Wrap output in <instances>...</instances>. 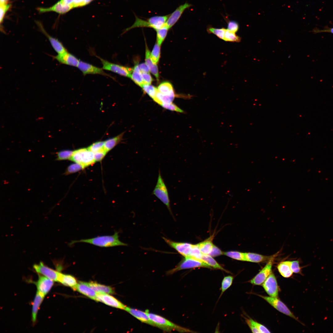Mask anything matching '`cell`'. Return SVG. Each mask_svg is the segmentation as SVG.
<instances>
[{
	"label": "cell",
	"instance_id": "obj_1",
	"mask_svg": "<svg viewBox=\"0 0 333 333\" xmlns=\"http://www.w3.org/2000/svg\"><path fill=\"white\" fill-rule=\"evenodd\" d=\"M78 242L89 243L101 247H109L118 246H127V244L123 243L119 239L118 232H116L110 236H103L80 240H73L70 245Z\"/></svg>",
	"mask_w": 333,
	"mask_h": 333
},
{
	"label": "cell",
	"instance_id": "obj_2",
	"mask_svg": "<svg viewBox=\"0 0 333 333\" xmlns=\"http://www.w3.org/2000/svg\"><path fill=\"white\" fill-rule=\"evenodd\" d=\"M169 15L154 16L146 20L142 19L136 16L134 23L131 27L127 28L125 32L132 28L140 27H151L157 31L165 25Z\"/></svg>",
	"mask_w": 333,
	"mask_h": 333
},
{
	"label": "cell",
	"instance_id": "obj_3",
	"mask_svg": "<svg viewBox=\"0 0 333 333\" xmlns=\"http://www.w3.org/2000/svg\"><path fill=\"white\" fill-rule=\"evenodd\" d=\"M150 319L153 322L155 327L165 331L176 330L181 332H195L188 329L178 325L156 314L146 311Z\"/></svg>",
	"mask_w": 333,
	"mask_h": 333
},
{
	"label": "cell",
	"instance_id": "obj_4",
	"mask_svg": "<svg viewBox=\"0 0 333 333\" xmlns=\"http://www.w3.org/2000/svg\"><path fill=\"white\" fill-rule=\"evenodd\" d=\"M152 194L155 196L163 203L171 213L172 214L168 190L162 177L159 169L157 183L152 192Z\"/></svg>",
	"mask_w": 333,
	"mask_h": 333
},
{
	"label": "cell",
	"instance_id": "obj_5",
	"mask_svg": "<svg viewBox=\"0 0 333 333\" xmlns=\"http://www.w3.org/2000/svg\"><path fill=\"white\" fill-rule=\"evenodd\" d=\"M70 160L81 165L83 168L95 162L94 153L87 148H81L73 151Z\"/></svg>",
	"mask_w": 333,
	"mask_h": 333
},
{
	"label": "cell",
	"instance_id": "obj_6",
	"mask_svg": "<svg viewBox=\"0 0 333 333\" xmlns=\"http://www.w3.org/2000/svg\"><path fill=\"white\" fill-rule=\"evenodd\" d=\"M197 267L212 268L208 265L199 260L190 257H184L178 265L174 268L168 271V274H172L175 272L184 269Z\"/></svg>",
	"mask_w": 333,
	"mask_h": 333
},
{
	"label": "cell",
	"instance_id": "obj_7",
	"mask_svg": "<svg viewBox=\"0 0 333 333\" xmlns=\"http://www.w3.org/2000/svg\"><path fill=\"white\" fill-rule=\"evenodd\" d=\"M99 58L102 64L103 69L108 70L118 74L130 78L133 69L113 63Z\"/></svg>",
	"mask_w": 333,
	"mask_h": 333
},
{
	"label": "cell",
	"instance_id": "obj_8",
	"mask_svg": "<svg viewBox=\"0 0 333 333\" xmlns=\"http://www.w3.org/2000/svg\"><path fill=\"white\" fill-rule=\"evenodd\" d=\"M257 295L264 299L279 312L299 321L286 306L277 298Z\"/></svg>",
	"mask_w": 333,
	"mask_h": 333
},
{
	"label": "cell",
	"instance_id": "obj_9",
	"mask_svg": "<svg viewBox=\"0 0 333 333\" xmlns=\"http://www.w3.org/2000/svg\"><path fill=\"white\" fill-rule=\"evenodd\" d=\"M276 254L269 261L261 271L250 281L251 284L256 285H260L263 284L272 273V266Z\"/></svg>",
	"mask_w": 333,
	"mask_h": 333
},
{
	"label": "cell",
	"instance_id": "obj_10",
	"mask_svg": "<svg viewBox=\"0 0 333 333\" xmlns=\"http://www.w3.org/2000/svg\"><path fill=\"white\" fill-rule=\"evenodd\" d=\"M171 247L175 249L184 257H190L193 244L186 242H176L166 238H162Z\"/></svg>",
	"mask_w": 333,
	"mask_h": 333
},
{
	"label": "cell",
	"instance_id": "obj_11",
	"mask_svg": "<svg viewBox=\"0 0 333 333\" xmlns=\"http://www.w3.org/2000/svg\"><path fill=\"white\" fill-rule=\"evenodd\" d=\"M262 286L267 293L270 297L277 298L278 294V287L275 276L272 273L262 284Z\"/></svg>",
	"mask_w": 333,
	"mask_h": 333
},
{
	"label": "cell",
	"instance_id": "obj_12",
	"mask_svg": "<svg viewBox=\"0 0 333 333\" xmlns=\"http://www.w3.org/2000/svg\"><path fill=\"white\" fill-rule=\"evenodd\" d=\"M35 271L54 281L58 282L60 273L45 265L42 262L33 266Z\"/></svg>",
	"mask_w": 333,
	"mask_h": 333
},
{
	"label": "cell",
	"instance_id": "obj_13",
	"mask_svg": "<svg viewBox=\"0 0 333 333\" xmlns=\"http://www.w3.org/2000/svg\"><path fill=\"white\" fill-rule=\"evenodd\" d=\"M96 301L108 306L124 310L126 306L114 297L107 294L97 292Z\"/></svg>",
	"mask_w": 333,
	"mask_h": 333
},
{
	"label": "cell",
	"instance_id": "obj_14",
	"mask_svg": "<svg viewBox=\"0 0 333 333\" xmlns=\"http://www.w3.org/2000/svg\"><path fill=\"white\" fill-rule=\"evenodd\" d=\"M191 6L192 5L186 2L179 6L169 15L166 23V26L169 29L171 28L178 21L184 10Z\"/></svg>",
	"mask_w": 333,
	"mask_h": 333
},
{
	"label": "cell",
	"instance_id": "obj_15",
	"mask_svg": "<svg viewBox=\"0 0 333 333\" xmlns=\"http://www.w3.org/2000/svg\"><path fill=\"white\" fill-rule=\"evenodd\" d=\"M84 75L87 74H100L109 76L105 73L102 68H100L84 62L80 61L77 67Z\"/></svg>",
	"mask_w": 333,
	"mask_h": 333
},
{
	"label": "cell",
	"instance_id": "obj_16",
	"mask_svg": "<svg viewBox=\"0 0 333 333\" xmlns=\"http://www.w3.org/2000/svg\"><path fill=\"white\" fill-rule=\"evenodd\" d=\"M53 57L60 64L76 67H77L80 61L76 56L67 51L58 54Z\"/></svg>",
	"mask_w": 333,
	"mask_h": 333
},
{
	"label": "cell",
	"instance_id": "obj_17",
	"mask_svg": "<svg viewBox=\"0 0 333 333\" xmlns=\"http://www.w3.org/2000/svg\"><path fill=\"white\" fill-rule=\"evenodd\" d=\"M53 281L45 276L39 275V279L36 283L37 291L45 296L52 287Z\"/></svg>",
	"mask_w": 333,
	"mask_h": 333
},
{
	"label": "cell",
	"instance_id": "obj_18",
	"mask_svg": "<svg viewBox=\"0 0 333 333\" xmlns=\"http://www.w3.org/2000/svg\"><path fill=\"white\" fill-rule=\"evenodd\" d=\"M38 24L41 32L47 38L52 47L58 54H61L67 51L61 42L57 39L49 35L39 23Z\"/></svg>",
	"mask_w": 333,
	"mask_h": 333
},
{
	"label": "cell",
	"instance_id": "obj_19",
	"mask_svg": "<svg viewBox=\"0 0 333 333\" xmlns=\"http://www.w3.org/2000/svg\"><path fill=\"white\" fill-rule=\"evenodd\" d=\"M72 289L92 299L96 300L97 292L90 287L86 282H79Z\"/></svg>",
	"mask_w": 333,
	"mask_h": 333
},
{
	"label": "cell",
	"instance_id": "obj_20",
	"mask_svg": "<svg viewBox=\"0 0 333 333\" xmlns=\"http://www.w3.org/2000/svg\"><path fill=\"white\" fill-rule=\"evenodd\" d=\"M141 322L155 326L154 323L150 319L146 312L126 306L125 310Z\"/></svg>",
	"mask_w": 333,
	"mask_h": 333
},
{
	"label": "cell",
	"instance_id": "obj_21",
	"mask_svg": "<svg viewBox=\"0 0 333 333\" xmlns=\"http://www.w3.org/2000/svg\"><path fill=\"white\" fill-rule=\"evenodd\" d=\"M38 10L39 12L41 13L52 11L60 14H64L71 9L68 6L62 3L60 1L51 7L47 8L40 7Z\"/></svg>",
	"mask_w": 333,
	"mask_h": 333
},
{
	"label": "cell",
	"instance_id": "obj_22",
	"mask_svg": "<svg viewBox=\"0 0 333 333\" xmlns=\"http://www.w3.org/2000/svg\"><path fill=\"white\" fill-rule=\"evenodd\" d=\"M151 53L146 44L145 63L148 67L150 72L156 77L158 80H159V76L158 68L157 64L152 61L150 57Z\"/></svg>",
	"mask_w": 333,
	"mask_h": 333
},
{
	"label": "cell",
	"instance_id": "obj_23",
	"mask_svg": "<svg viewBox=\"0 0 333 333\" xmlns=\"http://www.w3.org/2000/svg\"><path fill=\"white\" fill-rule=\"evenodd\" d=\"M245 253L246 261L254 263H260L269 261L274 255L266 256L253 253Z\"/></svg>",
	"mask_w": 333,
	"mask_h": 333
},
{
	"label": "cell",
	"instance_id": "obj_24",
	"mask_svg": "<svg viewBox=\"0 0 333 333\" xmlns=\"http://www.w3.org/2000/svg\"><path fill=\"white\" fill-rule=\"evenodd\" d=\"M87 283L90 287L97 292L111 294L115 293L114 289L110 286L94 282H87Z\"/></svg>",
	"mask_w": 333,
	"mask_h": 333
},
{
	"label": "cell",
	"instance_id": "obj_25",
	"mask_svg": "<svg viewBox=\"0 0 333 333\" xmlns=\"http://www.w3.org/2000/svg\"><path fill=\"white\" fill-rule=\"evenodd\" d=\"M277 268L279 273L284 278L290 277L293 274V272L290 266V261L281 262L278 265Z\"/></svg>",
	"mask_w": 333,
	"mask_h": 333
},
{
	"label": "cell",
	"instance_id": "obj_26",
	"mask_svg": "<svg viewBox=\"0 0 333 333\" xmlns=\"http://www.w3.org/2000/svg\"><path fill=\"white\" fill-rule=\"evenodd\" d=\"M44 297V296L37 291L32 305V321L33 323L36 321L38 310Z\"/></svg>",
	"mask_w": 333,
	"mask_h": 333
},
{
	"label": "cell",
	"instance_id": "obj_27",
	"mask_svg": "<svg viewBox=\"0 0 333 333\" xmlns=\"http://www.w3.org/2000/svg\"><path fill=\"white\" fill-rule=\"evenodd\" d=\"M213 237L212 236L204 241L197 244L203 254L209 255L211 252L214 245L212 242Z\"/></svg>",
	"mask_w": 333,
	"mask_h": 333
},
{
	"label": "cell",
	"instance_id": "obj_28",
	"mask_svg": "<svg viewBox=\"0 0 333 333\" xmlns=\"http://www.w3.org/2000/svg\"><path fill=\"white\" fill-rule=\"evenodd\" d=\"M200 260L208 265L212 269H220L227 273L228 272L220 265L213 257L210 255L203 254Z\"/></svg>",
	"mask_w": 333,
	"mask_h": 333
},
{
	"label": "cell",
	"instance_id": "obj_29",
	"mask_svg": "<svg viewBox=\"0 0 333 333\" xmlns=\"http://www.w3.org/2000/svg\"><path fill=\"white\" fill-rule=\"evenodd\" d=\"M58 282L72 288L77 284L76 279L73 276L68 274L60 273Z\"/></svg>",
	"mask_w": 333,
	"mask_h": 333
},
{
	"label": "cell",
	"instance_id": "obj_30",
	"mask_svg": "<svg viewBox=\"0 0 333 333\" xmlns=\"http://www.w3.org/2000/svg\"><path fill=\"white\" fill-rule=\"evenodd\" d=\"M175 97V94L165 95L162 94L158 91L155 98L153 100L158 104L161 105L163 104H168L172 103Z\"/></svg>",
	"mask_w": 333,
	"mask_h": 333
},
{
	"label": "cell",
	"instance_id": "obj_31",
	"mask_svg": "<svg viewBox=\"0 0 333 333\" xmlns=\"http://www.w3.org/2000/svg\"><path fill=\"white\" fill-rule=\"evenodd\" d=\"M124 133L104 142V148L108 152L118 144L122 139Z\"/></svg>",
	"mask_w": 333,
	"mask_h": 333
},
{
	"label": "cell",
	"instance_id": "obj_32",
	"mask_svg": "<svg viewBox=\"0 0 333 333\" xmlns=\"http://www.w3.org/2000/svg\"><path fill=\"white\" fill-rule=\"evenodd\" d=\"M94 0H60L63 4L68 6L72 9L86 6Z\"/></svg>",
	"mask_w": 333,
	"mask_h": 333
},
{
	"label": "cell",
	"instance_id": "obj_33",
	"mask_svg": "<svg viewBox=\"0 0 333 333\" xmlns=\"http://www.w3.org/2000/svg\"><path fill=\"white\" fill-rule=\"evenodd\" d=\"M130 78L136 84L141 87L144 84L142 73L139 69L138 65L135 64L134 66Z\"/></svg>",
	"mask_w": 333,
	"mask_h": 333
},
{
	"label": "cell",
	"instance_id": "obj_34",
	"mask_svg": "<svg viewBox=\"0 0 333 333\" xmlns=\"http://www.w3.org/2000/svg\"><path fill=\"white\" fill-rule=\"evenodd\" d=\"M157 89L159 92L163 95L175 94L172 84L168 82H162L158 86Z\"/></svg>",
	"mask_w": 333,
	"mask_h": 333
},
{
	"label": "cell",
	"instance_id": "obj_35",
	"mask_svg": "<svg viewBox=\"0 0 333 333\" xmlns=\"http://www.w3.org/2000/svg\"><path fill=\"white\" fill-rule=\"evenodd\" d=\"M223 254L234 259L246 261L245 253H244L236 251H230L224 252Z\"/></svg>",
	"mask_w": 333,
	"mask_h": 333
},
{
	"label": "cell",
	"instance_id": "obj_36",
	"mask_svg": "<svg viewBox=\"0 0 333 333\" xmlns=\"http://www.w3.org/2000/svg\"><path fill=\"white\" fill-rule=\"evenodd\" d=\"M226 29L224 28H215L209 26L207 28V32L213 34L221 39L224 40Z\"/></svg>",
	"mask_w": 333,
	"mask_h": 333
},
{
	"label": "cell",
	"instance_id": "obj_37",
	"mask_svg": "<svg viewBox=\"0 0 333 333\" xmlns=\"http://www.w3.org/2000/svg\"><path fill=\"white\" fill-rule=\"evenodd\" d=\"M233 279V277L230 275L226 276L224 278L221 283V292L220 298L221 297L224 293L231 286Z\"/></svg>",
	"mask_w": 333,
	"mask_h": 333
},
{
	"label": "cell",
	"instance_id": "obj_38",
	"mask_svg": "<svg viewBox=\"0 0 333 333\" xmlns=\"http://www.w3.org/2000/svg\"><path fill=\"white\" fill-rule=\"evenodd\" d=\"M241 38L236 35L235 33L226 29L224 40L225 41L229 42H239Z\"/></svg>",
	"mask_w": 333,
	"mask_h": 333
},
{
	"label": "cell",
	"instance_id": "obj_39",
	"mask_svg": "<svg viewBox=\"0 0 333 333\" xmlns=\"http://www.w3.org/2000/svg\"><path fill=\"white\" fill-rule=\"evenodd\" d=\"M143 90L153 100L155 98L158 91L157 88L150 84H144L141 87Z\"/></svg>",
	"mask_w": 333,
	"mask_h": 333
},
{
	"label": "cell",
	"instance_id": "obj_40",
	"mask_svg": "<svg viewBox=\"0 0 333 333\" xmlns=\"http://www.w3.org/2000/svg\"><path fill=\"white\" fill-rule=\"evenodd\" d=\"M160 46L157 43H156L150 54V57L152 61L156 64H157L158 63L160 57Z\"/></svg>",
	"mask_w": 333,
	"mask_h": 333
},
{
	"label": "cell",
	"instance_id": "obj_41",
	"mask_svg": "<svg viewBox=\"0 0 333 333\" xmlns=\"http://www.w3.org/2000/svg\"><path fill=\"white\" fill-rule=\"evenodd\" d=\"M169 29L165 25L157 31V43L160 46L167 35Z\"/></svg>",
	"mask_w": 333,
	"mask_h": 333
},
{
	"label": "cell",
	"instance_id": "obj_42",
	"mask_svg": "<svg viewBox=\"0 0 333 333\" xmlns=\"http://www.w3.org/2000/svg\"><path fill=\"white\" fill-rule=\"evenodd\" d=\"M73 151L69 150H64L60 151L56 153V160L62 161L70 160Z\"/></svg>",
	"mask_w": 333,
	"mask_h": 333
},
{
	"label": "cell",
	"instance_id": "obj_43",
	"mask_svg": "<svg viewBox=\"0 0 333 333\" xmlns=\"http://www.w3.org/2000/svg\"><path fill=\"white\" fill-rule=\"evenodd\" d=\"M84 169L80 164L75 163L70 165L66 168L64 175H68Z\"/></svg>",
	"mask_w": 333,
	"mask_h": 333
},
{
	"label": "cell",
	"instance_id": "obj_44",
	"mask_svg": "<svg viewBox=\"0 0 333 333\" xmlns=\"http://www.w3.org/2000/svg\"><path fill=\"white\" fill-rule=\"evenodd\" d=\"M104 142L99 141L92 144L88 147V149L93 153L105 150L104 148Z\"/></svg>",
	"mask_w": 333,
	"mask_h": 333
},
{
	"label": "cell",
	"instance_id": "obj_45",
	"mask_svg": "<svg viewBox=\"0 0 333 333\" xmlns=\"http://www.w3.org/2000/svg\"><path fill=\"white\" fill-rule=\"evenodd\" d=\"M290 266L293 273L302 274V267L300 265V261L298 260L290 261Z\"/></svg>",
	"mask_w": 333,
	"mask_h": 333
},
{
	"label": "cell",
	"instance_id": "obj_46",
	"mask_svg": "<svg viewBox=\"0 0 333 333\" xmlns=\"http://www.w3.org/2000/svg\"><path fill=\"white\" fill-rule=\"evenodd\" d=\"M250 323L254 325L260 333H270L269 330L264 326L254 320L251 318H248Z\"/></svg>",
	"mask_w": 333,
	"mask_h": 333
},
{
	"label": "cell",
	"instance_id": "obj_47",
	"mask_svg": "<svg viewBox=\"0 0 333 333\" xmlns=\"http://www.w3.org/2000/svg\"><path fill=\"white\" fill-rule=\"evenodd\" d=\"M161 105L163 108L171 111H175L181 113L184 112L183 110L172 103L168 104H163Z\"/></svg>",
	"mask_w": 333,
	"mask_h": 333
},
{
	"label": "cell",
	"instance_id": "obj_48",
	"mask_svg": "<svg viewBox=\"0 0 333 333\" xmlns=\"http://www.w3.org/2000/svg\"><path fill=\"white\" fill-rule=\"evenodd\" d=\"M228 29L234 33L236 32L239 28L238 23L234 20L229 21L228 22Z\"/></svg>",
	"mask_w": 333,
	"mask_h": 333
},
{
	"label": "cell",
	"instance_id": "obj_49",
	"mask_svg": "<svg viewBox=\"0 0 333 333\" xmlns=\"http://www.w3.org/2000/svg\"><path fill=\"white\" fill-rule=\"evenodd\" d=\"M10 5L6 3L0 4V23H1L3 20L5 14L10 7Z\"/></svg>",
	"mask_w": 333,
	"mask_h": 333
},
{
	"label": "cell",
	"instance_id": "obj_50",
	"mask_svg": "<svg viewBox=\"0 0 333 333\" xmlns=\"http://www.w3.org/2000/svg\"><path fill=\"white\" fill-rule=\"evenodd\" d=\"M142 75L144 84H150L153 79L149 73H142Z\"/></svg>",
	"mask_w": 333,
	"mask_h": 333
},
{
	"label": "cell",
	"instance_id": "obj_51",
	"mask_svg": "<svg viewBox=\"0 0 333 333\" xmlns=\"http://www.w3.org/2000/svg\"><path fill=\"white\" fill-rule=\"evenodd\" d=\"M107 152L105 150L94 153V158L96 162L101 161Z\"/></svg>",
	"mask_w": 333,
	"mask_h": 333
},
{
	"label": "cell",
	"instance_id": "obj_52",
	"mask_svg": "<svg viewBox=\"0 0 333 333\" xmlns=\"http://www.w3.org/2000/svg\"><path fill=\"white\" fill-rule=\"evenodd\" d=\"M224 254V252L221 251L217 246L214 245L212 250L209 255L212 257H216Z\"/></svg>",
	"mask_w": 333,
	"mask_h": 333
},
{
	"label": "cell",
	"instance_id": "obj_53",
	"mask_svg": "<svg viewBox=\"0 0 333 333\" xmlns=\"http://www.w3.org/2000/svg\"><path fill=\"white\" fill-rule=\"evenodd\" d=\"M245 321L253 333H260L258 330L249 320L248 318L244 317Z\"/></svg>",
	"mask_w": 333,
	"mask_h": 333
},
{
	"label": "cell",
	"instance_id": "obj_54",
	"mask_svg": "<svg viewBox=\"0 0 333 333\" xmlns=\"http://www.w3.org/2000/svg\"><path fill=\"white\" fill-rule=\"evenodd\" d=\"M138 66L141 73H149V69L146 63H142Z\"/></svg>",
	"mask_w": 333,
	"mask_h": 333
},
{
	"label": "cell",
	"instance_id": "obj_55",
	"mask_svg": "<svg viewBox=\"0 0 333 333\" xmlns=\"http://www.w3.org/2000/svg\"><path fill=\"white\" fill-rule=\"evenodd\" d=\"M313 31L315 33H318L321 32H328L333 34V27L332 28H328L327 29H325L322 30L315 29Z\"/></svg>",
	"mask_w": 333,
	"mask_h": 333
},
{
	"label": "cell",
	"instance_id": "obj_56",
	"mask_svg": "<svg viewBox=\"0 0 333 333\" xmlns=\"http://www.w3.org/2000/svg\"><path fill=\"white\" fill-rule=\"evenodd\" d=\"M0 0V4H2V3H6V0Z\"/></svg>",
	"mask_w": 333,
	"mask_h": 333
},
{
	"label": "cell",
	"instance_id": "obj_57",
	"mask_svg": "<svg viewBox=\"0 0 333 333\" xmlns=\"http://www.w3.org/2000/svg\"><path fill=\"white\" fill-rule=\"evenodd\" d=\"M7 0H6V1H7Z\"/></svg>",
	"mask_w": 333,
	"mask_h": 333
}]
</instances>
